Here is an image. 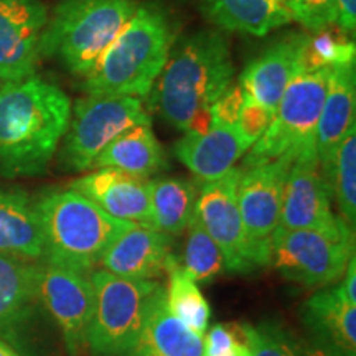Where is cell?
<instances>
[{"label": "cell", "instance_id": "30bf717a", "mask_svg": "<svg viewBox=\"0 0 356 356\" xmlns=\"http://www.w3.org/2000/svg\"><path fill=\"white\" fill-rule=\"evenodd\" d=\"M241 172L234 167L225 177L202 184L195 208V216L220 246L225 267L231 273H251L259 267L239 213L238 184Z\"/></svg>", "mask_w": 356, "mask_h": 356}, {"label": "cell", "instance_id": "5bb4252c", "mask_svg": "<svg viewBox=\"0 0 356 356\" xmlns=\"http://www.w3.org/2000/svg\"><path fill=\"white\" fill-rule=\"evenodd\" d=\"M48 19L42 0H0V81L33 76Z\"/></svg>", "mask_w": 356, "mask_h": 356}, {"label": "cell", "instance_id": "d590c367", "mask_svg": "<svg viewBox=\"0 0 356 356\" xmlns=\"http://www.w3.org/2000/svg\"><path fill=\"white\" fill-rule=\"evenodd\" d=\"M341 279L343 280L338 284L341 289V292H343V296L351 302V304H356V259H355V254L350 257L348 266H346L345 274Z\"/></svg>", "mask_w": 356, "mask_h": 356}, {"label": "cell", "instance_id": "4fadbf2b", "mask_svg": "<svg viewBox=\"0 0 356 356\" xmlns=\"http://www.w3.org/2000/svg\"><path fill=\"white\" fill-rule=\"evenodd\" d=\"M38 296L51 315L70 356L88 348V330L95 314V287L91 275L42 261L38 266Z\"/></svg>", "mask_w": 356, "mask_h": 356}, {"label": "cell", "instance_id": "7c38bea8", "mask_svg": "<svg viewBox=\"0 0 356 356\" xmlns=\"http://www.w3.org/2000/svg\"><path fill=\"white\" fill-rule=\"evenodd\" d=\"M277 228L355 233L333 213L332 190L320 165L317 149L304 150L293 160L284 185Z\"/></svg>", "mask_w": 356, "mask_h": 356}, {"label": "cell", "instance_id": "5b68a950", "mask_svg": "<svg viewBox=\"0 0 356 356\" xmlns=\"http://www.w3.org/2000/svg\"><path fill=\"white\" fill-rule=\"evenodd\" d=\"M139 3L136 0H63L48 19L42 58L56 56L76 76H88Z\"/></svg>", "mask_w": 356, "mask_h": 356}, {"label": "cell", "instance_id": "d4e9b609", "mask_svg": "<svg viewBox=\"0 0 356 356\" xmlns=\"http://www.w3.org/2000/svg\"><path fill=\"white\" fill-rule=\"evenodd\" d=\"M204 15L226 32L266 37L291 24V17L269 0H202Z\"/></svg>", "mask_w": 356, "mask_h": 356}, {"label": "cell", "instance_id": "7a4b0ae2", "mask_svg": "<svg viewBox=\"0 0 356 356\" xmlns=\"http://www.w3.org/2000/svg\"><path fill=\"white\" fill-rule=\"evenodd\" d=\"M159 78L162 118L181 132L207 131L211 126V106L233 84L229 44L213 30L190 35L172 47Z\"/></svg>", "mask_w": 356, "mask_h": 356}, {"label": "cell", "instance_id": "d6986e66", "mask_svg": "<svg viewBox=\"0 0 356 356\" xmlns=\"http://www.w3.org/2000/svg\"><path fill=\"white\" fill-rule=\"evenodd\" d=\"M38 266L0 254V340L19 341L38 307Z\"/></svg>", "mask_w": 356, "mask_h": 356}, {"label": "cell", "instance_id": "ac0fdd59", "mask_svg": "<svg viewBox=\"0 0 356 356\" xmlns=\"http://www.w3.org/2000/svg\"><path fill=\"white\" fill-rule=\"evenodd\" d=\"M249 150L236 126H210L203 132H185L173 152L202 184L231 172Z\"/></svg>", "mask_w": 356, "mask_h": 356}, {"label": "cell", "instance_id": "9a60e30c", "mask_svg": "<svg viewBox=\"0 0 356 356\" xmlns=\"http://www.w3.org/2000/svg\"><path fill=\"white\" fill-rule=\"evenodd\" d=\"M70 188L96 203L115 220L154 226L150 180L113 168H95L70 184Z\"/></svg>", "mask_w": 356, "mask_h": 356}, {"label": "cell", "instance_id": "1f68e13d", "mask_svg": "<svg viewBox=\"0 0 356 356\" xmlns=\"http://www.w3.org/2000/svg\"><path fill=\"white\" fill-rule=\"evenodd\" d=\"M292 22L318 33L337 25V0H293Z\"/></svg>", "mask_w": 356, "mask_h": 356}, {"label": "cell", "instance_id": "f1b7e54d", "mask_svg": "<svg viewBox=\"0 0 356 356\" xmlns=\"http://www.w3.org/2000/svg\"><path fill=\"white\" fill-rule=\"evenodd\" d=\"M186 241L184 251V269L197 282H210L225 269L221 249L204 231L197 216L191 218L186 228Z\"/></svg>", "mask_w": 356, "mask_h": 356}, {"label": "cell", "instance_id": "d6a6232c", "mask_svg": "<svg viewBox=\"0 0 356 356\" xmlns=\"http://www.w3.org/2000/svg\"><path fill=\"white\" fill-rule=\"evenodd\" d=\"M274 114V111L264 108L259 102L244 95V106L236 122V129L249 149L264 136L267 127L273 122Z\"/></svg>", "mask_w": 356, "mask_h": 356}, {"label": "cell", "instance_id": "2e32d148", "mask_svg": "<svg viewBox=\"0 0 356 356\" xmlns=\"http://www.w3.org/2000/svg\"><path fill=\"white\" fill-rule=\"evenodd\" d=\"M172 249L170 236L132 222L106 249L101 266L119 277L157 280L178 259Z\"/></svg>", "mask_w": 356, "mask_h": 356}, {"label": "cell", "instance_id": "e575fe53", "mask_svg": "<svg viewBox=\"0 0 356 356\" xmlns=\"http://www.w3.org/2000/svg\"><path fill=\"white\" fill-rule=\"evenodd\" d=\"M337 25L346 35L355 33L356 0H337Z\"/></svg>", "mask_w": 356, "mask_h": 356}, {"label": "cell", "instance_id": "74e56055", "mask_svg": "<svg viewBox=\"0 0 356 356\" xmlns=\"http://www.w3.org/2000/svg\"><path fill=\"white\" fill-rule=\"evenodd\" d=\"M0 356H20L10 345H7L6 341L0 340Z\"/></svg>", "mask_w": 356, "mask_h": 356}, {"label": "cell", "instance_id": "ffe728a7", "mask_svg": "<svg viewBox=\"0 0 356 356\" xmlns=\"http://www.w3.org/2000/svg\"><path fill=\"white\" fill-rule=\"evenodd\" d=\"M356 109V73L355 61L332 68L328 91L318 118L315 149L325 178L330 172L333 157L345 134L355 124Z\"/></svg>", "mask_w": 356, "mask_h": 356}, {"label": "cell", "instance_id": "6da1fadb", "mask_svg": "<svg viewBox=\"0 0 356 356\" xmlns=\"http://www.w3.org/2000/svg\"><path fill=\"white\" fill-rule=\"evenodd\" d=\"M71 101L56 84L33 76L0 86V173L40 175L68 131Z\"/></svg>", "mask_w": 356, "mask_h": 356}, {"label": "cell", "instance_id": "cb8c5ba5", "mask_svg": "<svg viewBox=\"0 0 356 356\" xmlns=\"http://www.w3.org/2000/svg\"><path fill=\"white\" fill-rule=\"evenodd\" d=\"M168 165L167 155L152 131V124H139L118 136L97 155L91 170L113 168L149 178Z\"/></svg>", "mask_w": 356, "mask_h": 356}, {"label": "cell", "instance_id": "f546056e", "mask_svg": "<svg viewBox=\"0 0 356 356\" xmlns=\"http://www.w3.org/2000/svg\"><path fill=\"white\" fill-rule=\"evenodd\" d=\"M204 356H251L252 325L216 323L203 335Z\"/></svg>", "mask_w": 356, "mask_h": 356}, {"label": "cell", "instance_id": "7402d4cb", "mask_svg": "<svg viewBox=\"0 0 356 356\" xmlns=\"http://www.w3.org/2000/svg\"><path fill=\"white\" fill-rule=\"evenodd\" d=\"M0 254L43 261V234L35 200L20 188H0Z\"/></svg>", "mask_w": 356, "mask_h": 356}, {"label": "cell", "instance_id": "4dcf8cb0", "mask_svg": "<svg viewBox=\"0 0 356 356\" xmlns=\"http://www.w3.org/2000/svg\"><path fill=\"white\" fill-rule=\"evenodd\" d=\"M251 356H304V348L284 328L266 322L252 327Z\"/></svg>", "mask_w": 356, "mask_h": 356}, {"label": "cell", "instance_id": "277c9868", "mask_svg": "<svg viewBox=\"0 0 356 356\" xmlns=\"http://www.w3.org/2000/svg\"><path fill=\"white\" fill-rule=\"evenodd\" d=\"M43 261L91 275L111 243L132 222L115 220L78 191L51 190L37 202Z\"/></svg>", "mask_w": 356, "mask_h": 356}, {"label": "cell", "instance_id": "3957f363", "mask_svg": "<svg viewBox=\"0 0 356 356\" xmlns=\"http://www.w3.org/2000/svg\"><path fill=\"white\" fill-rule=\"evenodd\" d=\"M173 47L167 15L139 3L95 68L83 78L88 96L145 97L152 91Z\"/></svg>", "mask_w": 356, "mask_h": 356}, {"label": "cell", "instance_id": "52a82bcc", "mask_svg": "<svg viewBox=\"0 0 356 356\" xmlns=\"http://www.w3.org/2000/svg\"><path fill=\"white\" fill-rule=\"evenodd\" d=\"M330 73L332 68L302 70L292 79L280 97L270 126L248 150L243 168L287 155L297 157L304 150L315 149L318 118L328 91Z\"/></svg>", "mask_w": 356, "mask_h": 356}, {"label": "cell", "instance_id": "8fae6325", "mask_svg": "<svg viewBox=\"0 0 356 356\" xmlns=\"http://www.w3.org/2000/svg\"><path fill=\"white\" fill-rule=\"evenodd\" d=\"M293 160L296 157L287 155L241 168L238 184L239 213L259 266L269 264L270 238L279 226L284 185Z\"/></svg>", "mask_w": 356, "mask_h": 356}, {"label": "cell", "instance_id": "8d00e7d4", "mask_svg": "<svg viewBox=\"0 0 356 356\" xmlns=\"http://www.w3.org/2000/svg\"><path fill=\"white\" fill-rule=\"evenodd\" d=\"M302 348H304V356H348L337 346L323 343V341L318 340H315L309 346H302Z\"/></svg>", "mask_w": 356, "mask_h": 356}, {"label": "cell", "instance_id": "83f0119b", "mask_svg": "<svg viewBox=\"0 0 356 356\" xmlns=\"http://www.w3.org/2000/svg\"><path fill=\"white\" fill-rule=\"evenodd\" d=\"M338 216L355 231L356 222V126L350 127L338 145L327 177Z\"/></svg>", "mask_w": 356, "mask_h": 356}, {"label": "cell", "instance_id": "484cf974", "mask_svg": "<svg viewBox=\"0 0 356 356\" xmlns=\"http://www.w3.org/2000/svg\"><path fill=\"white\" fill-rule=\"evenodd\" d=\"M197 198V186L186 178L163 177L150 180L155 229L170 238L184 234L195 216Z\"/></svg>", "mask_w": 356, "mask_h": 356}, {"label": "cell", "instance_id": "e0dca14e", "mask_svg": "<svg viewBox=\"0 0 356 356\" xmlns=\"http://www.w3.org/2000/svg\"><path fill=\"white\" fill-rule=\"evenodd\" d=\"M307 38L309 35L291 33L254 58L244 68L238 81L244 95L275 113L284 91L302 71Z\"/></svg>", "mask_w": 356, "mask_h": 356}, {"label": "cell", "instance_id": "ba28073f", "mask_svg": "<svg viewBox=\"0 0 356 356\" xmlns=\"http://www.w3.org/2000/svg\"><path fill=\"white\" fill-rule=\"evenodd\" d=\"M152 124L140 97L84 96L71 106L61 162L68 170H91L97 155L122 132Z\"/></svg>", "mask_w": 356, "mask_h": 356}, {"label": "cell", "instance_id": "8992f818", "mask_svg": "<svg viewBox=\"0 0 356 356\" xmlns=\"http://www.w3.org/2000/svg\"><path fill=\"white\" fill-rule=\"evenodd\" d=\"M95 314L88 330L91 356H132L159 280L127 279L92 270Z\"/></svg>", "mask_w": 356, "mask_h": 356}, {"label": "cell", "instance_id": "603a6c76", "mask_svg": "<svg viewBox=\"0 0 356 356\" xmlns=\"http://www.w3.org/2000/svg\"><path fill=\"white\" fill-rule=\"evenodd\" d=\"M304 320L315 340L356 356V304L346 299L340 286L315 292L305 302Z\"/></svg>", "mask_w": 356, "mask_h": 356}, {"label": "cell", "instance_id": "836d02e7", "mask_svg": "<svg viewBox=\"0 0 356 356\" xmlns=\"http://www.w3.org/2000/svg\"><path fill=\"white\" fill-rule=\"evenodd\" d=\"M244 106V91L239 84H231L211 106V126H236Z\"/></svg>", "mask_w": 356, "mask_h": 356}, {"label": "cell", "instance_id": "9c48e42d", "mask_svg": "<svg viewBox=\"0 0 356 356\" xmlns=\"http://www.w3.org/2000/svg\"><path fill=\"white\" fill-rule=\"evenodd\" d=\"M355 254V233L277 228L270 238L273 264L284 277L307 289H322L343 277Z\"/></svg>", "mask_w": 356, "mask_h": 356}, {"label": "cell", "instance_id": "44dd1931", "mask_svg": "<svg viewBox=\"0 0 356 356\" xmlns=\"http://www.w3.org/2000/svg\"><path fill=\"white\" fill-rule=\"evenodd\" d=\"M132 356H204L203 337L172 314L163 286L150 300Z\"/></svg>", "mask_w": 356, "mask_h": 356}, {"label": "cell", "instance_id": "4316f807", "mask_svg": "<svg viewBox=\"0 0 356 356\" xmlns=\"http://www.w3.org/2000/svg\"><path fill=\"white\" fill-rule=\"evenodd\" d=\"M165 274L168 277L165 291L168 309L186 327L203 337L208 330L211 309L200 291L198 282L180 266L178 259L168 266Z\"/></svg>", "mask_w": 356, "mask_h": 356}]
</instances>
